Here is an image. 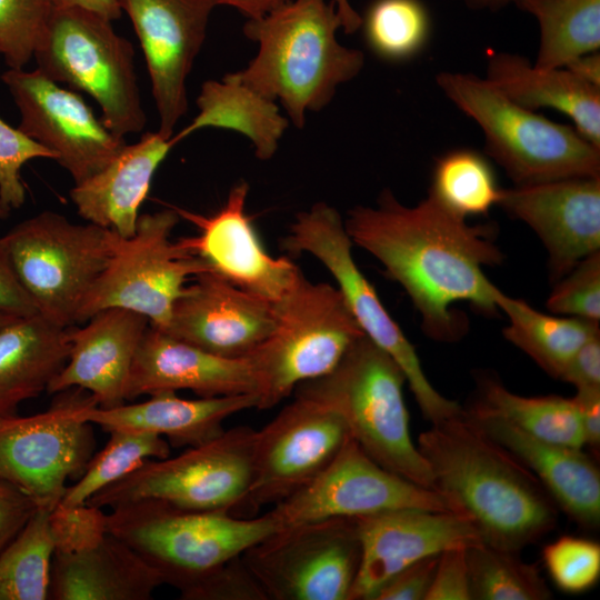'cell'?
I'll list each match as a JSON object with an SVG mask.
<instances>
[{
	"label": "cell",
	"mask_w": 600,
	"mask_h": 600,
	"mask_svg": "<svg viewBox=\"0 0 600 600\" xmlns=\"http://www.w3.org/2000/svg\"><path fill=\"white\" fill-rule=\"evenodd\" d=\"M343 222L352 243L373 256L410 297L428 337L453 342L464 336L467 318L451 310L457 302L497 314L500 290L482 269L502 260L490 224L470 226L430 194L407 207L390 190L380 193L376 207L351 209Z\"/></svg>",
	"instance_id": "cell-1"
},
{
	"label": "cell",
	"mask_w": 600,
	"mask_h": 600,
	"mask_svg": "<svg viewBox=\"0 0 600 600\" xmlns=\"http://www.w3.org/2000/svg\"><path fill=\"white\" fill-rule=\"evenodd\" d=\"M417 447L436 491L473 522L484 543L520 552L554 528L556 503L538 478L464 409L431 423Z\"/></svg>",
	"instance_id": "cell-2"
},
{
	"label": "cell",
	"mask_w": 600,
	"mask_h": 600,
	"mask_svg": "<svg viewBox=\"0 0 600 600\" xmlns=\"http://www.w3.org/2000/svg\"><path fill=\"white\" fill-rule=\"evenodd\" d=\"M340 28L333 0H291L262 18L247 20L243 33L259 50L234 73L260 96L279 100L301 129L307 111L327 107L337 88L364 66L362 51L338 41Z\"/></svg>",
	"instance_id": "cell-3"
},
{
	"label": "cell",
	"mask_w": 600,
	"mask_h": 600,
	"mask_svg": "<svg viewBox=\"0 0 600 600\" xmlns=\"http://www.w3.org/2000/svg\"><path fill=\"white\" fill-rule=\"evenodd\" d=\"M404 382L397 362L362 334L329 373L298 384L293 392L334 410L378 464L436 491L431 470L411 438Z\"/></svg>",
	"instance_id": "cell-4"
},
{
	"label": "cell",
	"mask_w": 600,
	"mask_h": 600,
	"mask_svg": "<svg viewBox=\"0 0 600 600\" xmlns=\"http://www.w3.org/2000/svg\"><path fill=\"white\" fill-rule=\"evenodd\" d=\"M106 514L107 531L139 554L179 590L180 597L231 559L280 529L260 517L196 511L144 498L119 503Z\"/></svg>",
	"instance_id": "cell-5"
},
{
	"label": "cell",
	"mask_w": 600,
	"mask_h": 600,
	"mask_svg": "<svg viewBox=\"0 0 600 600\" xmlns=\"http://www.w3.org/2000/svg\"><path fill=\"white\" fill-rule=\"evenodd\" d=\"M436 82L481 128L486 153L514 186L600 177V149L574 128L516 103L476 74L442 71Z\"/></svg>",
	"instance_id": "cell-6"
},
{
	"label": "cell",
	"mask_w": 600,
	"mask_h": 600,
	"mask_svg": "<svg viewBox=\"0 0 600 600\" xmlns=\"http://www.w3.org/2000/svg\"><path fill=\"white\" fill-rule=\"evenodd\" d=\"M111 22L84 8H53L33 58L36 69L49 79L89 94L98 103L103 123L124 138L142 131L147 117L133 47Z\"/></svg>",
	"instance_id": "cell-7"
},
{
	"label": "cell",
	"mask_w": 600,
	"mask_h": 600,
	"mask_svg": "<svg viewBox=\"0 0 600 600\" xmlns=\"http://www.w3.org/2000/svg\"><path fill=\"white\" fill-rule=\"evenodd\" d=\"M277 322L251 354L266 410L304 381L329 373L363 333L338 288L311 282L302 272L277 302Z\"/></svg>",
	"instance_id": "cell-8"
},
{
	"label": "cell",
	"mask_w": 600,
	"mask_h": 600,
	"mask_svg": "<svg viewBox=\"0 0 600 600\" xmlns=\"http://www.w3.org/2000/svg\"><path fill=\"white\" fill-rule=\"evenodd\" d=\"M118 233L43 211L2 238L14 273L38 313L61 327L76 323L89 290L109 263Z\"/></svg>",
	"instance_id": "cell-9"
},
{
	"label": "cell",
	"mask_w": 600,
	"mask_h": 600,
	"mask_svg": "<svg viewBox=\"0 0 600 600\" xmlns=\"http://www.w3.org/2000/svg\"><path fill=\"white\" fill-rule=\"evenodd\" d=\"M352 246L340 213L324 202L299 212L282 240L289 253H309L329 270L363 333L401 368L426 420L437 423L458 414L462 407L430 383L414 347L357 266Z\"/></svg>",
	"instance_id": "cell-10"
},
{
	"label": "cell",
	"mask_w": 600,
	"mask_h": 600,
	"mask_svg": "<svg viewBox=\"0 0 600 600\" xmlns=\"http://www.w3.org/2000/svg\"><path fill=\"white\" fill-rule=\"evenodd\" d=\"M254 438V429L237 426L177 457L149 459L86 504L102 509L153 498L182 509L240 517L253 480Z\"/></svg>",
	"instance_id": "cell-11"
},
{
	"label": "cell",
	"mask_w": 600,
	"mask_h": 600,
	"mask_svg": "<svg viewBox=\"0 0 600 600\" xmlns=\"http://www.w3.org/2000/svg\"><path fill=\"white\" fill-rule=\"evenodd\" d=\"M180 219L173 207L143 213L138 218L133 236L118 234L113 254L82 301L76 323H83L107 308H123L163 329L186 281L212 270L179 240H170Z\"/></svg>",
	"instance_id": "cell-12"
},
{
	"label": "cell",
	"mask_w": 600,
	"mask_h": 600,
	"mask_svg": "<svg viewBox=\"0 0 600 600\" xmlns=\"http://www.w3.org/2000/svg\"><path fill=\"white\" fill-rule=\"evenodd\" d=\"M97 400L88 391L70 388L57 393L40 413L0 419V480L27 496L38 507L52 510L67 480L80 477L93 456L96 439L86 408Z\"/></svg>",
	"instance_id": "cell-13"
},
{
	"label": "cell",
	"mask_w": 600,
	"mask_h": 600,
	"mask_svg": "<svg viewBox=\"0 0 600 600\" xmlns=\"http://www.w3.org/2000/svg\"><path fill=\"white\" fill-rule=\"evenodd\" d=\"M268 600H349L361 561L356 518L283 527L242 553Z\"/></svg>",
	"instance_id": "cell-14"
},
{
	"label": "cell",
	"mask_w": 600,
	"mask_h": 600,
	"mask_svg": "<svg viewBox=\"0 0 600 600\" xmlns=\"http://www.w3.org/2000/svg\"><path fill=\"white\" fill-rule=\"evenodd\" d=\"M350 433L328 406L294 394L262 429L256 430L253 480L240 517L286 500L314 480L337 457Z\"/></svg>",
	"instance_id": "cell-15"
},
{
	"label": "cell",
	"mask_w": 600,
	"mask_h": 600,
	"mask_svg": "<svg viewBox=\"0 0 600 600\" xmlns=\"http://www.w3.org/2000/svg\"><path fill=\"white\" fill-rule=\"evenodd\" d=\"M1 80L19 110V130L49 149L74 184L100 171L127 144L78 91L39 70L8 69Z\"/></svg>",
	"instance_id": "cell-16"
},
{
	"label": "cell",
	"mask_w": 600,
	"mask_h": 600,
	"mask_svg": "<svg viewBox=\"0 0 600 600\" xmlns=\"http://www.w3.org/2000/svg\"><path fill=\"white\" fill-rule=\"evenodd\" d=\"M453 511L439 492L378 464L350 436L331 463L270 512L280 527L329 518H358L396 509Z\"/></svg>",
	"instance_id": "cell-17"
},
{
	"label": "cell",
	"mask_w": 600,
	"mask_h": 600,
	"mask_svg": "<svg viewBox=\"0 0 600 600\" xmlns=\"http://www.w3.org/2000/svg\"><path fill=\"white\" fill-rule=\"evenodd\" d=\"M130 18L144 56L167 139L187 113L186 81L203 44L218 0H118Z\"/></svg>",
	"instance_id": "cell-18"
},
{
	"label": "cell",
	"mask_w": 600,
	"mask_h": 600,
	"mask_svg": "<svg viewBox=\"0 0 600 600\" xmlns=\"http://www.w3.org/2000/svg\"><path fill=\"white\" fill-rule=\"evenodd\" d=\"M361 561L349 600H373L408 566L483 542L473 522L452 511L404 508L356 518Z\"/></svg>",
	"instance_id": "cell-19"
},
{
	"label": "cell",
	"mask_w": 600,
	"mask_h": 600,
	"mask_svg": "<svg viewBox=\"0 0 600 600\" xmlns=\"http://www.w3.org/2000/svg\"><path fill=\"white\" fill-rule=\"evenodd\" d=\"M276 322L274 302L208 270L184 287L160 330L218 357L244 358L269 338Z\"/></svg>",
	"instance_id": "cell-20"
},
{
	"label": "cell",
	"mask_w": 600,
	"mask_h": 600,
	"mask_svg": "<svg viewBox=\"0 0 600 600\" xmlns=\"http://www.w3.org/2000/svg\"><path fill=\"white\" fill-rule=\"evenodd\" d=\"M248 193V182L236 183L223 207L211 216L173 207L181 219L194 224L199 231L197 236L179 241L232 284L277 302L301 271L289 258H274L266 251L246 212Z\"/></svg>",
	"instance_id": "cell-21"
},
{
	"label": "cell",
	"mask_w": 600,
	"mask_h": 600,
	"mask_svg": "<svg viewBox=\"0 0 600 600\" xmlns=\"http://www.w3.org/2000/svg\"><path fill=\"white\" fill-rule=\"evenodd\" d=\"M498 206L540 238L548 251L553 282L600 251V177L502 189Z\"/></svg>",
	"instance_id": "cell-22"
},
{
	"label": "cell",
	"mask_w": 600,
	"mask_h": 600,
	"mask_svg": "<svg viewBox=\"0 0 600 600\" xmlns=\"http://www.w3.org/2000/svg\"><path fill=\"white\" fill-rule=\"evenodd\" d=\"M178 390L209 398L259 394L260 386L249 357H218L149 324L130 369L126 400Z\"/></svg>",
	"instance_id": "cell-23"
},
{
	"label": "cell",
	"mask_w": 600,
	"mask_h": 600,
	"mask_svg": "<svg viewBox=\"0 0 600 600\" xmlns=\"http://www.w3.org/2000/svg\"><path fill=\"white\" fill-rule=\"evenodd\" d=\"M83 323L68 328L69 358L47 391L80 388L94 397L99 408L119 407L126 401L130 369L150 321L132 310L107 308Z\"/></svg>",
	"instance_id": "cell-24"
},
{
	"label": "cell",
	"mask_w": 600,
	"mask_h": 600,
	"mask_svg": "<svg viewBox=\"0 0 600 600\" xmlns=\"http://www.w3.org/2000/svg\"><path fill=\"white\" fill-rule=\"evenodd\" d=\"M496 442L541 482L554 503L586 529L600 523V472L581 448L534 438L508 421L464 409Z\"/></svg>",
	"instance_id": "cell-25"
},
{
	"label": "cell",
	"mask_w": 600,
	"mask_h": 600,
	"mask_svg": "<svg viewBox=\"0 0 600 600\" xmlns=\"http://www.w3.org/2000/svg\"><path fill=\"white\" fill-rule=\"evenodd\" d=\"M174 146L158 131L126 144L106 167L70 190L78 213L122 238L133 236L152 178Z\"/></svg>",
	"instance_id": "cell-26"
},
{
	"label": "cell",
	"mask_w": 600,
	"mask_h": 600,
	"mask_svg": "<svg viewBox=\"0 0 600 600\" xmlns=\"http://www.w3.org/2000/svg\"><path fill=\"white\" fill-rule=\"evenodd\" d=\"M257 393L183 399L176 392H158L147 401L111 409L88 407L82 419L104 431H148L166 436L173 447H197L218 436L232 414L259 407Z\"/></svg>",
	"instance_id": "cell-27"
},
{
	"label": "cell",
	"mask_w": 600,
	"mask_h": 600,
	"mask_svg": "<svg viewBox=\"0 0 600 600\" xmlns=\"http://www.w3.org/2000/svg\"><path fill=\"white\" fill-rule=\"evenodd\" d=\"M161 584L162 579L152 567L107 532L82 549L54 551L48 599L149 600Z\"/></svg>",
	"instance_id": "cell-28"
},
{
	"label": "cell",
	"mask_w": 600,
	"mask_h": 600,
	"mask_svg": "<svg viewBox=\"0 0 600 600\" xmlns=\"http://www.w3.org/2000/svg\"><path fill=\"white\" fill-rule=\"evenodd\" d=\"M486 79L524 108H550L563 113L586 140L600 149L599 88L566 68H539L526 57L502 51L487 54Z\"/></svg>",
	"instance_id": "cell-29"
},
{
	"label": "cell",
	"mask_w": 600,
	"mask_h": 600,
	"mask_svg": "<svg viewBox=\"0 0 600 600\" xmlns=\"http://www.w3.org/2000/svg\"><path fill=\"white\" fill-rule=\"evenodd\" d=\"M70 352L68 328L39 313L18 317L0 329V419L38 397L64 367Z\"/></svg>",
	"instance_id": "cell-30"
},
{
	"label": "cell",
	"mask_w": 600,
	"mask_h": 600,
	"mask_svg": "<svg viewBox=\"0 0 600 600\" xmlns=\"http://www.w3.org/2000/svg\"><path fill=\"white\" fill-rule=\"evenodd\" d=\"M196 102L198 114L171 137L176 144L203 128L227 129L246 136L254 147L256 157L268 160L289 127L276 101L247 87L236 73L226 74L221 81L203 82Z\"/></svg>",
	"instance_id": "cell-31"
},
{
	"label": "cell",
	"mask_w": 600,
	"mask_h": 600,
	"mask_svg": "<svg viewBox=\"0 0 600 600\" xmlns=\"http://www.w3.org/2000/svg\"><path fill=\"white\" fill-rule=\"evenodd\" d=\"M477 386V399L469 410L503 419L543 441L572 448L584 446L580 410L574 397L520 396L489 374H481Z\"/></svg>",
	"instance_id": "cell-32"
},
{
	"label": "cell",
	"mask_w": 600,
	"mask_h": 600,
	"mask_svg": "<svg viewBox=\"0 0 600 600\" xmlns=\"http://www.w3.org/2000/svg\"><path fill=\"white\" fill-rule=\"evenodd\" d=\"M497 306L509 319L503 329L504 338L556 379H560L574 353L600 334L597 322L546 314L502 291L497 297Z\"/></svg>",
	"instance_id": "cell-33"
},
{
	"label": "cell",
	"mask_w": 600,
	"mask_h": 600,
	"mask_svg": "<svg viewBox=\"0 0 600 600\" xmlns=\"http://www.w3.org/2000/svg\"><path fill=\"white\" fill-rule=\"evenodd\" d=\"M539 24L534 66L564 68L574 59L600 49V0H514Z\"/></svg>",
	"instance_id": "cell-34"
},
{
	"label": "cell",
	"mask_w": 600,
	"mask_h": 600,
	"mask_svg": "<svg viewBox=\"0 0 600 600\" xmlns=\"http://www.w3.org/2000/svg\"><path fill=\"white\" fill-rule=\"evenodd\" d=\"M48 508L39 507L0 552V600H47L54 538Z\"/></svg>",
	"instance_id": "cell-35"
},
{
	"label": "cell",
	"mask_w": 600,
	"mask_h": 600,
	"mask_svg": "<svg viewBox=\"0 0 600 600\" xmlns=\"http://www.w3.org/2000/svg\"><path fill=\"white\" fill-rule=\"evenodd\" d=\"M502 188L489 160L469 148L447 151L436 159L429 193L454 216H486L498 206Z\"/></svg>",
	"instance_id": "cell-36"
},
{
	"label": "cell",
	"mask_w": 600,
	"mask_h": 600,
	"mask_svg": "<svg viewBox=\"0 0 600 600\" xmlns=\"http://www.w3.org/2000/svg\"><path fill=\"white\" fill-rule=\"evenodd\" d=\"M472 600H547L551 590L519 552L480 542L466 548Z\"/></svg>",
	"instance_id": "cell-37"
},
{
	"label": "cell",
	"mask_w": 600,
	"mask_h": 600,
	"mask_svg": "<svg viewBox=\"0 0 600 600\" xmlns=\"http://www.w3.org/2000/svg\"><path fill=\"white\" fill-rule=\"evenodd\" d=\"M104 448L92 456L79 480L67 490L63 506L84 504L93 494L132 472L149 459L169 457L170 447L148 431L113 430Z\"/></svg>",
	"instance_id": "cell-38"
},
{
	"label": "cell",
	"mask_w": 600,
	"mask_h": 600,
	"mask_svg": "<svg viewBox=\"0 0 600 600\" xmlns=\"http://www.w3.org/2000/svg\"><path fill=\"white\" fill-rule=\"evenodd\" d=\"M361 27L367 44L378 57L400 62L426 49L431 36V17L421 0H374Z\"/></svg>",
	"instance_id": "cell-39"
},
{
	"label": "cell",
	"mask_w": 600,
	"mask_h": 600,
	"mask_svg": "<svg viewBox=\"0 0 600 600\" xmlns=\"http://www.w3.org/2000/svg\"><path fill=\"white\" fill-rule=\"evenodd\" d=\"M49 0H0V54L9 69H24L46 34Z\"/></svg>",
	"instance_id": "cell-40"
},
{
	"label": "cell",
	"mask_w": 600,
	"mask_h": 600,
	"mask_svg": "<svg viewBox=\"0 0 600 600\" xmlns=\"http://www.w3.org/2000/svg\"><path fill=\"white\" fill-rule=\"evenodd\" d=\"M542 561L559 589L581 593L599 580L600 544L586 538L562 536L543 547Z\"/></svg>",
	"instance_id": "cell-41"
},
{
	"label": "cell",
	"mask_w": 600,
	"mask_h": 600,
	"mask_svg": "<svg viewBox=\"0 0 600 600\" xmlns=\"http://www.w3.org/2000/svg\"><path fill=\"white\" fill-rule=\"evenodd\" d=\"M553 283L547 300L551 312L599 323L600 251L582 259Z\"/></svg>",
	"instance_id": "cell-42"
},
{
	"label": "cell",
	"mask_w": 600,
	"mask_h": 600,
	"mask_svg": "<svg viewBox=\"0 0 600 600\" xmlns=\"http://www.w3.org/2000/svg\"><path fill=\"white\" fill-rule=\"evenodd\" d=\"M54 154L0 118V199L11 209L20 208L26 200L21 169L30 160Z\"/></svg>",
	"instance_id": "cell-43"
},
{
	"label": "cell",
	"mask_w": 600,
	"mask_h": 600,
	"mask_svg": "<svg viewBox=\"0 0 600 600\" xmlns=\"http://www.w3.org/2000/svg\"><path fill=\"white\" fill-rule=\"evenodd\" d=\"M54 551L70 552L99 541L108 531L106 514L88 504H58L50 512Z\"/></svg>",
	"instance_id": "cell-44"
},
{
	"label": "cell",
	"mask_w": 600,
	"mask_h": 600,
	"mask_svg": "<svg viewBox=\"0 0 600 600\" xmlns=\"http://www.w3.org/2000/svg\"><path fill=\"white\" fill-rule=\"evenodd\" d=\"M183 600H268L242 554L221 566L180 597Z\"/></svg>",
	"instance_id": "cell-45"
},
{
	"label": "cell",
	"mask_w": 600,
	"mask_h": 600,
	"mask_svg": "<svg viewBox=\"0 0 600 600\" xmlns=\"http://www.w3.org/2000/svg\"><path fill=\"white\" fill-rule=\"evenodd\" d=\"M426 600H472L466 548L440 553Z\"/></svg>",
	"instance_id": "cell-46"
},
{
	"label": "cell",
	"mask_w": 600,
	"mask_h": 600,
	"mask_svg": "<svg viewBox=\"0 0 600 600\" xmlns=\"http://www.w3.org/2000/svg\"><path fill=\"white\" fill-rule=\"evenodd\" d=\"M439 556L423 558L399 571L380 588L373 600H426Z\"/></svg>",
	"instance_id": "cell-47"
},
{
	"label": "cell",
	"mask_w": 600,
	"mask_h": 600,
	"mask_svg": "<svg viewBox=\"0 0 600 600\" xmlns=\"http://www.w3.org/2000/svg\"><path fill=\"white\" fill-rule=\"evenodd\" d=\"M38 508L24 492L0 480V552L21 531Z\"/></svg>",
	"instance_id": "cell-48"
},
{
	"label": "cell",
	"mask_w": 600,
	"mask_h": 600,
	"mask_svg": "<svg viewBox=\"0 0 600 600\" xmlns=\"http://www.w3.org/2000/svg\"><path fill=\"white\" fill-rule=\"evenodd\" d=\"M560 380L572 384L578 393L600 392V334L574 353Z\"/></svg>",
	"instance_id": "cell-49"
},
{
	"label": "cell",
	"mask_w": 600,
	"mask_h": 600,
	"mask_svg": "<svg viewBox=\"0 0 600 600\" xmlns=\"http://www.w3.org/2000/svg\"><path fill=\"white\" fill-rule=\"evenodd\" d=\"M0 310L19 317L38 313V310L19 282L8 252L0 237Z\"/></svg>",
	"instance_id": "cell-50"
},
{
	"label": "cell",
	"mask_w": 600,
	"mask_h": 600,
	"mask_svg": "<svg viewBox=\"0 0 600 600\" xmlns=\"http://www.w3.org/2000/svg\"><path fill=\"white\" fill-rule=\"evenodd\" d=\"M584 444L596 451L600 446V392L578 393Z\"/></svg>",
	"instance_id": "cell-51"
},
{
	"label": "cell",
	"mask_w": 600,
	"mask_h": 600,
	"mask_svg": "<svg viewBox=\"0 0 600 600\" xmlns=\"http://www.w3.org/2000/svg\"><path fill=\"white\" fill-rule=\"evenodd\" d=\"M583 82L600 89V54L599 51L586 53L566 67Z\"/></svg>",
	"instance_id": "cell-52"
},
{
	"label": "cell",
	"mask_w": 600,
	"mask_h": 600,
	"mask_svg": "<svg viewBox=\"0 0 600 600\" xmlns=\"http://www.w3.org/2000/svg\"><path fill=\"white\" fill-rule=\"evenodd\" d=\"M291 0H218L219 6L238 10L248 19H259Z\"/></svg>",
	"instance_id": "cell-53"
},
{
	"label": "cell",
	"mask_w": 600,
	"mask_h": 600,
	"mask_svg": "<svg viewBox=\"0 0 600 600\" xmlns=\"http://www.w3.org/2000/svg\"><path fill=\"white\" fill-rule=\"evenodd\" d=\"M54 8L80 7L94 11L111 21L121 17L122 10L118 0H49Z\"/></svg>",
	"instance_id": "cell-54"
},
{
	"label": "cell",
	"mask_w": 600,
	"mask_h": 600,
	"mask_svg": "<svg viewBox=\"0 0 600 600\" xmlns=\"http://www.w3.org/2000/svg\"><path fill=\"white\" fill-rule=\"evenodd\" d=\"M341 20V29L348 34L354 33L362 22V17L351 7L349 0H333Z\"/></svg>",
	"instance_id": "cell-55"
},
{
	"label": "cell",
	"mask_w": 600,
	"mask_h": 600,
	"mask_svg": "<svg viewBox=\"0 0 600 600\" xmlns=\"http://www.w3.org/2000/svg\"><path fill=\"white\" fill-rule=\"evenodd\" d=\"M469 8L477 10H499L514 0H462Z\"/></svg>",
	"instance_id": "cell-56"
},
{
	"label": "cell",
	"mask_w": 600,
	"mask_h": 600,
	"mask_svg": "<svg viewBox=\"0 0 600 600\" xmlns=\"http://www.w3.org/2000/svg\"><path fill=\"white\" fill-rule=\"evenodd\" d=\"M19 316L13 314L11 312L2 311L0 310V329L3 328L6 324L18 318Z\"/></svg>",
	"instance_id": "cell-57"
},
{
	"label": "cell",
	"mask_w": 600,
	"mask_h": 600,
	"mask_svg": "<svg viewBox=\"0 0 600 600\" xmlns=\"http://www.w3.org/2000/svg\"><path fill=\"white\" fill-rule=\"evenodd\" d=\"M11 208L0 199V220L9 217Z\"/></svg>",
	"instance_id": "cell-58"
}]
</instances>
